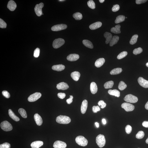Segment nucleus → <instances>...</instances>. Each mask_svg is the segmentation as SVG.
<instances>
[{"label":"nucleus","instance_id":"nucleus-1","mask_svg":"<svg viewBox=\"0 0 148 148\" xmlns=\"http://www.w3.org/2000/svg\"><path fill=\"white\" fill-rule=\"evenodd\" d=\"M56 121L57 123L62 124H68L71 122L70 118L66 116L60 115L56 118Z\"/></svg>","mask_w":148,"mask_h":148},{"label":"nucleus","instance_id":"nucleus-2","mask_svg":"<svg viewBox=\"0 0 148 148\" xmlns=\"http://www.w3.org/2000/svg\"><path fill=\"white\" fill-rule=\"evenodd\" d=\"M96 141L97 144L100 148L103 147L106 144L105 136L101 134H99L97 137Z\"/></svg>","mask_w":148,"mask_h":148},{"label":"nucleus","instance_id":"nucleus-3","mask_svg":"<svg viewBox=\"0 0 148 148\" xmlns=\"http://www.w3.org/2000/svg\"><path fill=\"white\" fill-rule=\"evenodd\" d=\"M76 142L79 145L85 147L87 145L88 141L87 139L82 136H79L76 139Z\"/></svg>","mask_w":148,"mask_h":148},{"label":"nucleus","instance_id":"nucleus-4","mask_svg":"<svg viewBox=\"0 0 148 148\" xmlns=\"http://www.w3.org/2000/svg\"><path fill=\"white\" fill-rule=\"evenodd\" d=\"M0 127L2 130L5 131H10L13 129L12 126L7 121L1 122L0 124Z\"/></svg>","mask_w":148,"mask_h":148},{"label":"nucleus","instance_id":"nucleus-5","mask_svg":"<svg viewBox=\"0 0 148 148\" xmlns=\"http://www.w3.org/2000/svg\"><path fill=\"white\" fill-rule=\"evenodd\" d=\"M124 99L126 101L132 103H136L138 100L137 97L131 94L127 95L124 98Z\"/></svg>","mask_w":148,"mask_h":148},{"label":"nucleus","instance_id":"nucleus-6","mask_svg":"<svg viewBox=\"0 0 148 148\" xmlns=\"http://www.w3.org/2000/svg\"><path fill=\"white\" fill-rule=\"evenodd\" d=\"M65 43V41L62 38L56 39L53 42L52 46L54 48L57 49L63 45Z\"/></svg>","mask_w":148,"mask_h":148},{"label":"nucleus","instance_id":"nucleus-7","mask_svg":"<svg viewBox=\"0 0 148 148\" xmlns=\"http://www.w3.org/2000/svg\"><path fill=\"white\" fill-rule=\"evenodd\" d=\"M42 96L41 93L38 92L35 93L30 95L28 98L29 101L33 102L37 101Z\"/></svg>","mask_w":148,"mask_h":148},{"label":"nucleus","instance_id":"nucleus-8","mask_svg":"<svg viewBox=\"0 0 148 148\" xmlns=\"http://www.w3.org/2000/svg\"><path fill=\"white\" fill-rule=\"evenodd\" d=\"M44 6L43 3H42L36 5L34 8V11L36 14L37 16L40 17L42 15V9L43 7Z\"/></svg>","mask_w":148,"mask_h":148},{"label":"nucleus","instance_id":"nucleus-9","mask_svg":"<svg viewBox=\"0 0 148 148\" xmlns=\"http://www.w3.org/2000/svg\"><path fill=\"white\" fill-rule=\"evenodd\" d=\"M122 108L127 112L131 111L135 108L134 105L128 103H124L121 105Z\"/></svg>","mask_w":148,"mask_h":148},{"label":"nucleus","instance_id":"nucleus-10","mask_svg":"<svg viewBox=\"0 0 148 148\" xmlns=\"http://www.w3.org/2000/svg\"><path fill=\"white\" fill-rule=\"evenodd\" d=\"M67 28V25L64 24H58L54 25L51 28L52 31H57L66 29Z\"/></svg>","mask_w":148,"mask_h":148},{"label":"nucleus","instance_id":"nucleus-11","mask_svg":"<svg viewBox=\"0 0 148 148\" xmlns=\"http://www.w3.org/2000/svg\"><path fill=\"white\" fill-rule=\"evenodd\" d=\"M53 146L54 148H66L67 144L65 142L57 140L54 143Z\"/></svg>","mask_w":148,"mask_h":148},{"label":"nucleus","instance_id":"nucleus-12","mask_svg":"<svg viewBox=\"0 0 148 148\" xmlns=\"http://www.w3.org/2000/svg\"><path fill=\"white\" fill-rule=\"evenodd\" d=\"M138 81L139 84L142 87L145 88H148V81L140 77L138 78Z\"/></svg>","mask_w":148,"mask_h":148},{"label":"nucleus","instance_id":"nucleus-13","mask_svg":"<svg viewBox=\"0 0 148 148\" xmlns=\"http://www.w3.org/2000/svg\"><path fill=\"white\" fill-rule=\"evenodd\" d=\"M17 4L14 1L11 0L8 3L7 8L10 11H13L16 9L17 7Z\"/></svg>","mask_w":148,"mask_h":148},{"label":"nucleus","instance_id":"nucleus-14","mask_svg":"<svg viewBox=\"0 0 148 148\" xmlns=\"http://www.w3.org/2000/svg\"><path fill=\"white\" fill-rule=\"evenodd\" d=\"M57 88L59 90H64L67 89L69 88V86L67 83L64 82H62L57 84Z\"/></svg>","mask_w":148,"mask_h":148},{"label":"nucleus","instance_id":"nucleus-15","mask_svg":"<svg viewBox=\"0 0 148 148\" xmlns=\"http://www.w3.org/2000/svg\"><path fill=\"white\" fill-rule=\"evenodd\" d=\"M79 58V56L78 54H71L68 56L67 59L68 60L72 62L77 60Z\"/></svg>","mask_w":148,"mask_h":148},{"label":"nucleus","instance_id":"nucleus-16","mask_svg":"<svg viewBox=\"0 0 148 148\" xmlns=\"http://www.w3.org/2000/svg\"><path fill=\"white\" fill-rule=\"evenodd\" d=\"M34 119L37 125L38 126L42 125V120L41 117L38 114H35L34 115Z\"/></svg>","mask_w":148,"mask_h":148},{"label":"nucleus","instance_id":"nucleus-17","mask_svg":"<svg viewBox=\"0 0 148 148\" xmlns=\"http://www.w3.org/2000/svg\"><path fill=\"white\" fill-rule=\"evenodd\" d=\"M88 104L87 100H85L83 101L81 108V111L82 114H84L86 113L87 108Z\"/></svg>","mask_w":148,"mask_h":148},{"label":"nucleus","instance_id":"nucleus-18","mask_svg":"<svg viewBox=\"0 0 148 148\" xmlns=\"http://www.w3.org/2000/svg\"><path fill=\"white\" fill-rule=\"evenodd\" d=\"M43 143L41 141H37L32 142L30 144L32 148H39L43 145Z\"/></svg>","mask_w":148,"mask_h":148},{"label":"nucleus","instance_id":"nucleus-19","mask_svg":"<svg viewBox=\"0 0 148 148\" xmlns=\"http://www.w3.org/2000/svg\"><path fill=\"white\" fill-rule=\"evenodd\" d=\"M102 25V23L101 22H97L90 25L89 28L92 30H94L100 28L101 26Z\"/></svg>","mask_w":148,"mask_h":148},{"label":"nucleus","instance_id":"nucleus-20","mask_svg":"<svg viewBox=\"0 0 148 148\" xmlns=\"http://www.w3.org/2000/svg\"><path fill=\"white\" fill-rule=\"evenodd\" d=\"M90 89L92 94H95L98 91L97 86L96 83L94 82H92L90 85Z\"/></svg>","mask_w":148,"mask_h":148},{"label":"nucleus","instance_id":"nucleus-21","mask_svg":"<svg viewBox=\"0 0 148 148\" xmlns=\"http://www.w3.org/2000/svg\"><path fill=\"white\" fill-rule=\"evenodd\" d=\"M105 62V59L103 58H100L95 62V65L97 68H100L102 66Z\"/></svg>","mask_w":148,"mask_h":148},{"label":"nucleus","instance_id":"nucleus-22","mask_svg":"<svg viewBox=\"0 0 148 148\" xmlns=\"http://www.w3.org/2000/svg\"><path fill=\"white\" fill-rule=\"evenodd\" d=\"M65 68V66L62 64L54 65L52 67V69L53 70L58 71H62L64 70Z\"/></svg>","mask_w":148,"mask_h":148},{"label":"nucleus","instance_id":"nucleus-23","mask_svg":"<svg viewBox=\"0 0 148 148\" xmlns=\"http://www.w3.org/2000/svg\"><path fill=\"white\" fill-rule=\"evenodd\" d=\"M80 76V74L77 71H75L71 73V76L74 80L77 81L79 80Z\"/></svg>","mask_w":148,"mask_h":148},{"label":"nucleus","instance_id":"nucleus-24","mask_svg":"<svg viewBox=\"0 0 148 148\" xmlns=\"http://www.w3.org/2000/svg\"><path fill=\"white\" fill-rule=\"evenodd\" d=\"M8 114L9 116L15 121L18 122L20 120V118L15 114L14 113L11 109L8 110Z\"/></svg>","mask_w":148,"mask_h":148},{"label":"nucleus","instance_id":"nucleus-25","mask_svg":"<svg viewBox=\"0 0 148 148\" xmlns=\"http://www.w3.org/2000/svg\"><path fill=\"white\" fill-rule=\"evenodd\" d=\"M109 94L118 97L120 96V92L116 89H110L108 91Z\"/></svg>","mask_w":148,"mask_h":148},{"label":"nucleus","instance_id":"nucleus-26","mask_svg":"<svg viewBox=\"0 0 148 148\" xmlns=\"http://www.w3.org/2000/svg\"><path fill=\"white\" fill-rule=\"evenodd\" d=\"M104 37L106 39V41L105 42H106V44H108L110 43L112 38H113L112 34L108 32H106L105 33Z\"/></svg>","mask_w":148,"mask_h":148},{"label":"nucleus","instance_id":"nucleus-27","mask_svg":"<svg viewBox=\"0 0 148 148\" xmlns=\"http://www.w3.org/2000/svg\"><path fill=\"white\" fill-rule=\"evenodd\" d=\"M120 25H115V27H113L110 30L111 32L112 33L115 34H120L121 32L120 30Z\"/></svg>","mask_w":148,"mask_h":148},{"label":"nucleus","instance_id":"nucleus-28","mask_svg":"<svg viewBox=\"0 0 148 148\" xmlns=\"http://www.w3.org/2000/svg\"><path fill=\"white\" fill-rule=\"evenodd\" d=\"M119 40V37L117 36H114L112 38L110 42V45L112 47L117 43Z\"/></svg>","mask_w":148,"mask_h":148},{"label":"nucleus","instance_id":"nucleus-29","mask_svg":"<svg viewBox=\"0 0 148 148\" xmlns=\"http://www.w3.org/2000/svg\"><path fill=\"white\" fill-rule=\"evenodd\" d=\"M83 43L85 46L89 48H93V45L92 42L90 41L85 40L83 41Z\"/></svg>","mask_w":148,"mask_h":148},{"label":"nucleus","instance_id":"nucleus-30","mask_svg":"<svg viewBox=\"0 0 148 148\" xmlns=\"http://www.w3.org/2000/svg\"><path fill=\"white\" fill-rule=\"evenodd\" d=\"M122 68H117L114 69L110 71V74L112 75H115L120 74L122 72Z\"/></svg>","mask_w":148,"mask_h":148},{"label":"nucleus","instance_id":"nucleus-31","mask_svg":"<svg viewBox=\"0 0 148 148\" xmlns=\"http://www.w3.org/2000/svg\"><path fill=\"white\" fill-rule=\"evenodd\" d=\"M125 17L123 15H120L117 17L116 19L115 20V23L118 24L122 22L125 21Z\"/></svg>","mask_w":148,"mask_h":148},{"label":"nucleus","instance_id":"nucleus-32","mask_svg":"<svg viewBox=\"0 0 148 148\" xmlns=\"http://www.w3.org/2000/svg\"><path fill=\"white\" fill-rule=\"evenodd\" d=\"M138 37V35L137 34H135L133 36L130 40V44L131 45H133L136 43Z\"/></svg>","mask_w":148,"mask_h":148},{"label":"nucleus","instance_id":"nucleus-33","mask_svg":"<svg viewBox=\"0 0 148 148\" xmlns=\"http://www.w3.org/2000/svg\"><path fill=\"white\" fill-rule=\"evenodd\" d=\"M18 113L23 118H27V115L25 110L23 108H20L18 110Z\"/></svg>","mask_w":148,"mask_h":148},{"label":"nucleus","instance_id":"nucleus-34","mask_svg":"<svg viewBox=\"0 0 148 148\" xmlns=\"http://www.w3.org/2000/svg\"><path fill=\"white\" fill-rule=\"evenodd\" d=\"M114 85L113 81H110L105 83L104 85V87L105 89L111 88L113 87Z\"/></svg>","mask_w":148,"mask_h":148},{"label":"nucleus","instance_id":"nucleus-35","mask_svg":"<svg viewBox=\"0 0 148 148\" xmlns=\"http://www.w3.org/2000/svg\"><path fill=\"white\" fill-rule=\"evenodd\" d=\"M75 19L76 20H80L82 19L83 18L82 14L80 13L79 12L76 13H74L73 15Z\"/></svg>","mask_w":148,"mask_h":148},{"label":"nucleus","instance_id":"nucleus-36","mask_svg":"<svg viewBox=\"0 0 148 148\" xmlns=\"http://www.w3.org/2000/svg\"><path fill=\"white\" fill-rule=\"evenodd\" d=\"M127 86L126 84L123 81H121L119 83L118 88L120 90H123L127 87Z\"/></svg>","mask_w":148,"mask_h":148},{"label":"nucleus","instance_id":"nucleus-37","mask_svg":"<svg viewBox=\"0 0 148 148\" xmlns=\"http://www.w3.org/2000/svg\"><path fill=\"white\" fill-rule=\"evenodd\" d=\"M87 4L89 7L92 9H94L96 8L95 3L92 0H90L88 2Z\"/></svg>","mask_w":148,"mask_h":148},{"label":"nucleus","instance_id":"nucleus-38","mask_svg":"<svg viewBox=\"0 0 148 148\" xmlns=\"http://www.w3.org/2000/svg\"><path fill=\"white\" fill-rule=\"evenodd\" d=\"M127 54V52L124 51L121 53L117 56V58L118 59H121L125 57Z\"/></svg>","mask_w":148,"mask_h":148},{"label":"nucleus","instance_id":"nucleus-39","mask_svg":"<svg viewBox=\"0 0 148 148\" xmlns=\"http://www.w3.org/2000/svg\"><path fill=\"white\" fill-rule=\"evenodd\" d=\"M144 135V132L142 131H140L136 135V137L137 139H141L143 138Z\"/></svg>","mask_w":148,"mask_h":148},{"label":"nucleus","instance_id":"nucleus-40","mask_svg":"<svg viewBox=\"0 0 148 148\" xmlns=\"http://www.w3.org/2000/svg\"><path fill=\"white\" fill-rule=\"evenodd\" d=\"M143 51V49L140 47H139L134 49L133 51V53L134 55H137L141 53Z\"/></svg>","mask_w":148,"mask_h":148},{"label":"nucleus","instance_id":"nucleus-41","mask_svg":"<svg viewBox=\"0 0 148 148\" xmlns=\"http://www.w3.org/2000/svg\"><path fill=\"white\" fill-rule=\"evenodd\" d=\"M7 26V24L4 20L0 18V28H5Z\"/></svg>","mask_w":148,"mask_h":148},{"label":"nucleus","instance_id":"nucleus-42","mask_svg":"<svg viewBox=\"0 0 148 148\" xmlns=\"http://www.w3.org/2000/svg\"><path fill=\"white\" fill-rule=\"evenodd\" d=\"M98 104L102 109L106 107V104L103 100H100L98 102Z\"/></svg>","mask_w":148,"mask_h":148},{"label":"nucleus","instance_id":"nucleus-43","mask_svg":"<svg viewBox=\"0 0 148 148\" xmlns=\"http://www.w3.org/2000/svg\"><path fill=\"white\" fill-rule=\"evenodd\" d=\"M40 49L38 48L35 49L34 52V56L35 58L38 57L39 56Z\"/></svg>","mask_w":148,"mask_h":148},{"label":"nucleus","instance_id":"nucleus-44","mask_svg":"<svg viewBox=\"0 0 148 148\" xmlns=\"http://www.w3.org/2000/svg\"><path fill=\"white\" fill-rule=\"evenodd\" d=\"M11 145L8 143L5 142L0 145V148H10Z\"/></svg>","mask_w":148,"mask_h":148},{"label":"nucleus","instance_id":"nucleus-45","mask_svg":"<svg viewBox=\"0 0 148 148\" xmlns=\"http://www.w3.org/2000/svg\"><path fill=\"white\" fill-rule=\"evenodd\" d=\"M125 130L127 134H130L132 131V127L130 125H127L125 127Z\"/></svg>","mask_w":148,"mask_h":148},{"label":"nucleus","instance_id":"nucleus-46","mask_svg":"<svg viewBox=\"0 0 148 148\" xmlns=\"http://www.w3.org/2000/svg\"><path fill=\"white\" fill-rule=\"evenodd\" d=\"M120 8V6L118 4L114 5L112 8V11L114 12H116L118 11Z\"/></svg>","mask_w":148,"mask_h":148},{"label":"nucleus","instance_id":"nucleus-47","mask_svg":"<svg viewBox=\"0 0 148 148\" xmlns=\"http://www.w3.org/2000/svg\"><path fill=\"white\" fill-rule=\"evenodd\" d=\"M92 110L93 113H96L100 111V108L98 106H93L92 107Z\"/></svg>","mask_w":148,"mask_h":148},{"label":"nucleus","instance_id":"nucleus-48","mask_svg":"<svg viewBox=\"0 0 148 148\" xmlns=\"http://www.w3.org/2000/svg\"><path fill=\"white\" fill-rule=\"evenodd\" d=\"M2 93L3 96L7 98H9L10 97V93L7 91H3L2 92Z\"/></svg>","mask_w":148,"mask_h":148},{"label":"nucleus","instance_id":"nucleus-49","mask_svg":"<svg viewBox=\"0 0 148 148\" xmlns=\"http://www.w3.org/2000/svg\"><path fill=\"white\" fill-rule=\"evenodd\" d=\"M58 97L61 99H63L65 97L66 95L65 93H59L57 94Z\"/></svg>","mask_w":148,"mask_h":148},{"label":"nucleus","instance_id":"nucleus-50","mask_svg":"<svg viewBox=\"0 0 148 148\" xmlns=\"http://www.w3.org/2000/svg\"><path fill=\"white\" fill-rule=\"evenodd\" d=\"M73 97L72 96H70V97L68 99L66 100V102L68 104H70L71 103H72L73 101Z\"/></svg>","mask_w":148,"mask_h":148},{"label":"nucleus","instance_id":"nucleus-51","mask_svg":"<svg viewBox=\"0 0 148 148\" xmlns=\"http://www.w3.org/2000/svg\"><path fill=\"white\" fill-rule=\"evenodd\" d=\"M147 1V0H136L135 2L137 4H140L145 3Z\"/></svg>","mask_w":148,"mask_h":148},{"label":"nucleus","instance_id":"nucleus-52","mask_svg":"<svg viewBox=\"0 0 148 148\" xmlns=\"http://www.w3.org/2000/svg\"><path fill=\"white\" fill-rule=\"evenodd\" d=\"M142 125L144 127L148 128V121H144L143 122Z\"/></svg>","mask_w":148,"mask_h":148},{"label":"nucleus","instance_id":"nucleus-53","mask_svg":"<svg viewBox=\"0 0 148 148\" xmlns=\"http://www.w3.org/2000/svg\"><path fill=\"white\" fill-rule=\"evenodd\" d=\"M102 122L103 123L104 125H105L106 124V120L105 119L103 118L102 120Z\"/></svg>","mask_w":148,"mask_h":148},{"label":"nucleus","instance_id":"nucleus-54","mask_svg":"<svg viewBox=\"0 0 148 148\" xmlns=\"http://www.w3.org/2000/svg\"><path fill=\"white\" fill-rule=\"evenodd\" d=\"M145 107L146 109L148 110V101L146 103Z\"/></svg>","mask_w":148,"mask_h":148},{"label":"nucleus","instance_id":"nucleus-55","mask_svg":"<svg viewBox=\"0 0 148 148\" xmlns=\"http://www.w3.org/2000/svg\"><path fill=\"white\" fill-rule=\"evenodd\" d=\"M95 124L97 127H99V123H97V122H96Z\"/></svg>","mask_w":148,"mask_h":148},{"label":"nucleus","instance_id":"nucleus-56","mask_svg":"<svg viewBox=\"0 0 148 148\" xmlns=\"http://www.w3.org/2000/svg\"><path fill=\"white\" fill-rule=\"evenodd\" d=\"M105 1V0H99L100 2L101 3H103Z\"/></svg>","mask_w":148,"mask_h":148},{"label":"nucleus","instance_id":"nucleus-57","mask_svg":"<svg viewBox=\"0 0 148 148\" xmlns=\"http://www.w3.org/2000/svg\"><path fill=\"white\" fill-rule=\"evenodd\" d=\"M146 143L148 144V138L147 139V140H146Z\"/></svg>","mask_w":148,"mask_h":148},{"label":"nucleus","instance_id":"nucleus-58","mask_svg":"<svg viewBox=\"0 0 148 148\" xmlns=\"http://www.w3.org/2000/svg\"><path fill=\"white\" fill-rule=\"evenodd\" d=\"M59 1L60 2H63L65 1V0H59Z\"/></svg>","mask_w":148,"mask_h":148},{"label":"nucleus","instance_id":"nucleus-59","mask_svg":"<svg viewBox=\"0 0 148 148\" xmlns=\"http://www.w3.org/2000/svg\"><path fill=\"white\" fill-rule=\"evenodd\" d=\"M146 66L147 67H148V62L146 64Z\"/></svg>","mask_w":148,"mask_h":148},{"label":"nucleus","instance_id":"nucleus-60","mask_svg":"<svg viewBox=\"0 0 148 148\" xmlns=\"http://www.w3.org/2000/svg\"><path fill=\"white\" fill-rule=\"evenodd\" d=\"M127 18V17H126V18Z\"/></svg>","mask_w":148,"mask_h":148},{"label":"nucleus","instance_id":"nucleus-61","mask_svg":"<svg viewBox=\"0 0 148 148\" xmlns=\"http://www.w3.org/2000/svg\"><path fill=\"white\" fill-rule=\"evenodd\" d=\"M42 15H43V13H42Z\"/></svg>","mask_w":148,"mask_h":148},{"label":"nucleus","instance_id":"nucleus-62","mask_svg":"<svg viewBox=\"0 0 148 148\" xmlns=\"http://www.w3.org/2000/svg\"></svg>","mask_w":148,"mask_h":148}]
</instances>
